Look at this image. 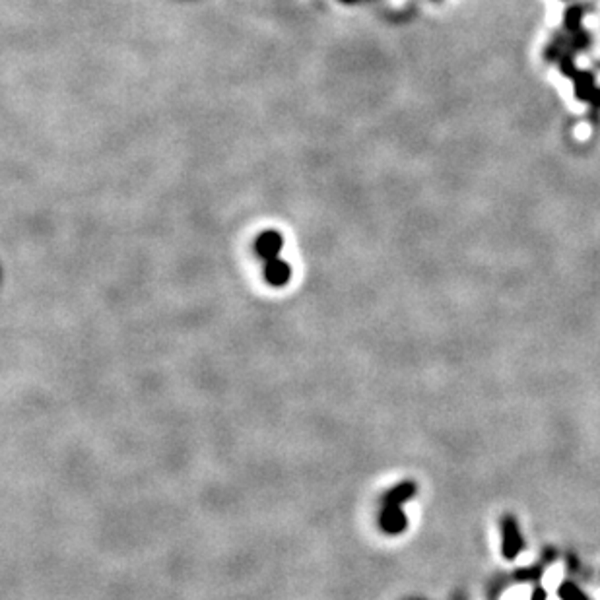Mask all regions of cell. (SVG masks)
<instances>
[{"label": "cell", "mask_w": 600, "mask_h": 600, "mask_svg": "<svg viewBox=\"0 0 600 600\" xmlns=\"http://www.w3.org/2000/svg\"><path fill=\"white\" fill-rule=\"evenodd\" d=\"M414 484L406 482V484H400V486L394 487L391 494H387L383 513H381V528H383L385 532L398 534V532H403L404 528H406V515H404V511L400 507H403V503L406 499H410V497L414 496Z\"/></svg>", "instance_id": "6da1fadb"}, {"label": "cell", "mask_w": 600, "mask_h": 600, "mask_svg": "<svg viewBox=\"0 0 600 600\" xmlns=\"http://www.w3.org/2000/svg\"><path fill=\"white\" fill-rule=\"evenodd\" d=\"M280 249L278 241H264L262 245V253L269 255L270 262L269 269H267V276L272 284H286L288 282V267L282 262V260L276 259V251Z\"/></svg>", "instance_id": "7a4b0ae2"}, {"label": "cell", "mask_w": 600, "mask_h": 600, "mask_svg": "<svg viewBox=\"0 0 600 600\" xmlns=\"http://www.w3.org/2000/svg\"><path fill=\"white\" fill-rule=\"evenodd\" d=\"M523 548V539L519 532L517 521L507 517L503 521V556L507 559H513Z\"/></svg>", "instance_id": "3957f363"}, {"label": "cell", "mask_w": 600, "mask_h": 600, "mask_svg": "<svg viewBox=\"0 0 600 600\" xmlns=\"http://www.w3.org/2000/svg\"><path fill=\"white\" fill-rule=\"evenodd\" d=\"M558 594L561 600H589L585 597V592L575 587L573 583H563L558 589Z\"/></svg>", "instance_id": "277c9868"}, {"label": "cell", "mask_w": 600, "mask_h": 600, "mask_svg": "<svg viewBox=\"0 0 600 600\" xmlns=\"http://www.w3.org/2000/svg\"><path fill=\"white\" fill-rule=\"evenodd\" d=\"M532 600H546V590L544 589L534 590V592H532Z\"/></svg>", "instance_id": "5b68a950"}]
</instances>
